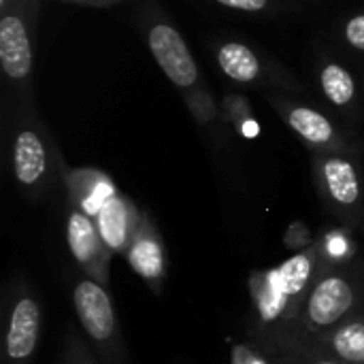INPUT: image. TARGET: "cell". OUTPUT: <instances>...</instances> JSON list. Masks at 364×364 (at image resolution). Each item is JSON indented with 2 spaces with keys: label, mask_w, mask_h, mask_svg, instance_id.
I'll return each instance as SVG.
<instances>
[{
  "label": "cell",
  "mask_w": 364,
  "mask_h": 364,
  "mask_svg": "<svg viewBox=\"0 0 364 364\" xmlns=\"http://www.w3.org/2000/svg\"><path fill=\"white\" fill-rule=\"evenodd\" d=\"M41 0H11L0 11V66L17 100H34V43Z\"/></svg>",
  "instance_id": "5"
},
{
  "label": "cell",
  "mask_w": 364,
  "mask_h": 364,
  "mask_svg": "<svg viewBox=\"0 0 364 364\" xmlns=\"http://www.w3.org/2000/svg\"><path fill=\"white\" fill-rule=\"evenodd\" d=\"M264 100L275 109L282 122L303 141L311 154H337L363 149L356 132L348 130L343 122H335L326 111L286 92H262Z\"/></svg>",
  "instance_id": "6"
},
{
  "label": "cell",
  "mask_w": 364,
  "mask_h": 364,
  "mask_svg": "<svg viewBox=\"0 0 364 364\" xmlns=\"http://www.w3.org/2000/svg\"><path fill=\"white\" fill-rule=\"evenodd\" d=\"M301 350L318 352L343 364H364V314L354 316Z\"/></svg>",
  "instance_id": "14"
},
{
  "label": "cell",
  "mask_w": 364,
  "mask_h": 364,
  "mask_svg": "<svg viewBox=\"0 0 364 364\" xmlns=\"http://www.w3.org/2000/svg\"><path fill=\"white\" fill-rule=\"evenodd\" d=\"M126 260L154 294H162V286L166 279V252L158 226L147 211H143L141 215V224L126 252Z\"/></svg>",
  "instance_id": "12"
},
{
  "label": "cell",
  "mask_w": 364,
  "mask_h": 364,
  "mask_svg": "<svg viewBox=\"0 0 364 364\" xmlns=\"http://www.w3.org/2000/svg\"><path fill=\"white\" fill-rule=\"evenodd\" d=\"M220 113H222V122L232 126V130L243 139H254L260 130L256 115L252 111V102L245 94H239V92L226 94L222 98Z\"/></svg>",
  "instance_id": "15"
},
{
  "label": "cell",
  "mask_w": 364,
  "mask_h": 364,
  "mask_svg": "<svg viewBox=\"0 0 364 364\" xmlns=\"http://www.w3.org/2000/svg\"><path fill=\"white\" fill-rule=\"evenodd\" d=\"M141 30L149 53L154 55L166 79L181 94L196 124L207 132L220 128V124L224 126L220 107L205 83L183 34L177 30V26L168 19V15L156 0L143 2Z\"/></svg>",
  "instance_id": "2"
},
{
  "label": "cell",
  "mask_w": 364,
  "mask_h": 364,
  "mask_svg": "<svg viewBox=\"0 0 364 364\" xmlns=\"http://www.w3.org/2000/svg\"><path fill=\"white\" fill-rule=\"evenodd\" d=\"M92 346L83 341L81 335L77 333H70L66 337V346H64V352H62V360L60 364H100L98 363V356L90 350Z\"/></svg>",
  "instance_id": "16"
},
{
  "label": "cell",
  "mask_w": 364,
  "mask_h": 364,
  "mask_svg": "<svg viewBox=\"0 0 364 364\" xmlns=\"http://www.w3.org/2000/svg\"><path fill=\"white\" fill-rule=\"evenodd\" d=\"M66 241L73 260L85 277L109 286L111 250L105 245L96 220L87 215L73 198L66 196Z\"/></svg>",
  "instance_id": "10"
},
{
  "label": "cell",
  "mask_w": 364,
  "mask_h": 364,
  "mask_svg": "<svg viewBox=\"0 0 364 364\" xmlns=\"http://www.w3.org/2000/svg\"><path fill=\"white\" fill-rule=\"evenodd\" d=\"M224 9L237 11V13H252V15H260V13H271L275 11L284 0H211Z\"/></svg>",
  "instance_id": "19"
},
{
  "label": "cell",
  "mask_w": 364,
  "mask_h": 364,
  "mask_svg": "<svg viewBox=\"0 0 364 364\" xmlns=\"http://www.w3.org/2000/svg\"><path fill=\"white\" fill-rule=\"evenodd\" d=\"M311 171L326 211L346 230L364 228V149L311 154Z\"/></svg>",
  "instance_id": "4"
},
{
  "label": "cell",
  "mask_w": 364,
  "mask_h": 364,
  "mask_svg": "<svg viewBox=\"0 0 364 364\" xmlns=\"http://www.w3.org/2000/svg\"><path fill=\"white\" fill-rule=\"evenodd\" d=\"M73 307L81 331L102 364H128V350L107 286L79 277L73 284Z\"/></svg>",
  "instance_id": "7"
},
{
  "label": "cell",
  "mask_w": 364,
  "mask_h": 364,
  "mask_svg": "<svg viewBox=\"0 0 364 364\" xmlns=\"http://www.w3.org/2000/svg\"><path fill=\"white\" fill-rule=\"evenodd\" d=\"M141 215L143 211L136 209V205L122 192H113L102 207L98 209V213L94 215L96 226L100 230V237L105 241V245L111 250V254H122L126 256L139 224H141Z\"/></svg>",
  "instance_id": "13"
},
{
  "label": "cell",
  "mask_w": 364,
  "mask_h": 364,
  "mask_svg": "<svg viewBox=\"0 0 364 364\" xmlns=\"http://www.w3.org/2000/svg\"><path fill=\"white\" fill-rule=\"evenodd\" d=\"M341 38L352 51L364 55V13H354L352 17L343 21Z\"/></svg>",
  "instance_id": "17"
},
{
  "label": "cell",
  "mask_w": 364,
  "mask_h": 364,
  "mask_svg": "<svg viewBox=\"0 0 364 364\" xmlns=\"http://www.w3.org/2000/svg\"><path fill=\"white\" fill-rule=\"evenodd\" d=\"M271 364H343L331 356L318 354V352H309V350H292V352H284V354H275L271 356Z\"/></svg>",
  "instance_id": "18"
},
{
  "label": "cell",
  "mask_w": 364,
  "mask_h": 364,
  "mask_svg": "<svg viewBox=\"0 0 364 364\" xmlns=\"http://www.w3.org/2000/svg\"><path fill=\"white\" fill-rule=\"evenodd\" d=\"M316 79L324 100L343 117L348 130L358 134V124L364 117V87L348 64L328 51H320L316 60Z\"/></svg>",
  "instance_id": "11"
},
{
  "label": "cell",
  "mask_w": 364,
  "mask_h": 364,
  "mask_svg": "<svg viewBox=\"0 0 364 364\" xmlns=\"http://www.w3.org/2000/svg\"><path fill=\"white\" fill-rule=\"evenodd\" d=\"M11 173L30 200H41L64 173L60 149L41 122L34 100H17L9 139Z\"/></svg>",
  "instance_id": "3"
},
{
  "label": "cell",
  "mask_w": 364,
  "mask_h": 364,
  "mask_svg": "<svg viewBox=\"0 0 364 364\" xmlns=\"http://www.w3.org/2000/svg\"><path fill=\"white\" fill-rule=\"evenodd\" d=\"M364 314V264H326L316 277L301 307L279 328L262 333L264 350L275 356L309 346L314 339Z\"/></svg>",
  "instance_id": "1"
},
{
  "label": "cell",
  "mask_w": 364,
  "mask_h": 364,
  "mask_svg": "<svg viewBox=\"0 0 364 364\" xmlns=\"http://www.w3.org/2000/svg\"><path fill=\"white\" fill-rule=\"evenodd\" d=\"M213 58L218 68L237 85L247 87H260L262 92H286V94H299L303 92V85L299 79L284 68L275 58L269 53L237 41V38H224L213 45Z\"/></svg>",
  "instance_id": "8"
},
{
  "label": "cell",
  "mask_w": 364,
  "mask_h": 364,
  "mask_svg": "<svg viewBox=\"0 0 364 364\" xmlns=\"http://www.w3.org/2000/svg\"><path fill=\"white\" fill-rule=\"evenodd\" d=\"M64 2H73V4H83V6H98V9H107V6L119 4L122 0H64Z\"/></svg>",
  "instance_id": "20"
},
{
  "label": "cell",
  "mask_w": 364,
  "mask_h": 364,
  "mask_svg": "<svg viewBox=\"0 0 364 364\" xmlns=\"http://www.w3.org/2000/svg\"><path fill=\"white\" fill-rule=\"evenodd\" d=\"M43 309L38 294L23 279H13L4 296L0 364H32L41 341Z\"/></svg>",
  "instance_id": "9"
}]
</instances>
